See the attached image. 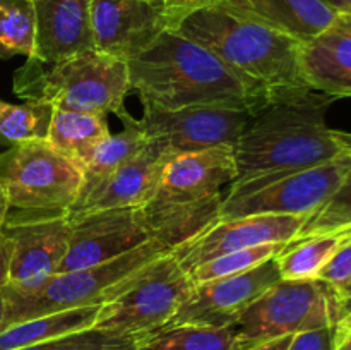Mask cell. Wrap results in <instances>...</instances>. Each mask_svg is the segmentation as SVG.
Here are the masks:
<instances>
[{"instance_id":"603a6c76","label":"cell","mask_w":351,"mask_h":350,"mask_svg":"<svg viewBox=\"0 0 351 350\" xmlns=\"http://www.w3.org/2000/svg\"><path fill=\"white\" fill-rule=\"evenodd\" d=\"M120 120L123 122V129L120 132L103 137L81 165L82 175H84L82 189L101 180L103 177L137 156L147 146V137L139 120L130 117L129 113L120 117Z\"/></svg>"},{"instance_id":"8d00e7d4","label":"cell","mask_w":351,"mask_h":350,"mask_svg":"<svg viewBox=\"0 0 351 350\" xmlns=\"http://www.w3.org/2000/svg\"><path fill=\"white\" fill-rule=\"evenodd\" d=\"M322 2L335 9L336 12L351 16V0H322Z\"/></svg>"},{"instance_id":"6da1fadb","label":"cell","mask_w":351,"mask_h":350,"mask_svg":"<svg viewBox=\"0 0 351 350\" xmlns=\"http://www.w3.org/2000/svg\"><path fill=\"white\" fill-rule=\"evenodd\" d=\"M223 62L250 91L267 102L308 91L300 65L302 43L290 34L233 5H211L173 26Z\"/></svg>"},{"instance_id":"d590c367","label":"cell","mask_w":351,"mask_h":350,"mask_svg":"<svg viewBox=\"0 0 351 350\" xmlns=\"http://www.w3.org/2000/svg\"><path fill=\"white\" fill-rule=\"evenodd\" d=\"M291 336L293 335H287V336H281V338L269 340V342L257 343V345L250 347V349H247V350H287L288 345H290V342H291Z\"/></svg>"},{"instance_id":"cb8c5ba5","label":"cell","mask_w":351,"mask_h":350,"mask_svg":"<svg viewBox=\"0 0 351 350\" xmlns=\"http://www.w3.org/2000/svg\"><path fill=\"white\" fill-rule=\"evenodd\" d=\"M350 235L351 232H329L293 239L276 256L280 277L283 280L317 278L336 249Z\"/></svg>"},{"instance_id":"7c38bea8","label":"cell","mask_w":351,"mask_h":350,"mask_svg":"<svg viewBox=\"0 0 351 350\" xmlns=\"http://www.w3.org/2000/svg\"><path fill=\"white\" fill-rule=\"evenodd\" d=\"M69 247L58 273L106 263L156 240L144 205L69 216Z\"/></svg>"},{"instance_id":"f35d334b","label":"cell","mask_w":351,"mask_h":350,"mask_svg":"<svg viewBox=\"0 0 351 350\" xmlns=\"http://www.w3.org/2000/svg\"><path fill=\"white\" fill-rule=\"evenodd\" d=\"M339 295H341L343 307H345V316H346L348 312H351V283L346 288H343V290L339 292ZM345 316H343V318H345Z\"/></svg>"},{"instance_id":"f546056e","label":"cell","mask_w":351,"mask_h":350,"mask_svg":"<svg viewBox=\"0 0 351 350\" xmlns=\"http://www.w3.org/2000/svg\"><path fill=\"white\" fill-rule=\"evenodd\" d=\"M147 338L149 336H125L105 331V329L88 328L16 350H115L123 349V347L143 345Z\"/></svg>"},{"instance_id":"5bb4252c","label":"cell","mask_w":351,"mask_h":350,"mask_svg":"<svg viewBox=\"0 0 351 350\" xmlns=\"http://www.w3.org/2000/svg\"><path fill=\"white\" fill-rule=\"evenodd\" d=\"M305 216L250 215L218 218L173 249L182 270L189 271L209 259L264 244H288L300 233Z\"/></svg>"},{"instance_id":"52a82bcc","label":"cell","mask_w":351,"mask_h":350,"mask_svg":"<svg viewBox=\"0 0 351 350\" xmlns=\"http://www.w3.org/2000/svg\"><path fill=\"white\" fill-rule=\"evenodd\" d=\"M351 172V154L305 170L235 180L223 198L218 218L250 215L308 216L321 208Z\"/></svg>"},{"instance_id":"8fae6325","label":"cell","mask_w":351,"mask_h":350,"mask_svg":"<svg viewBox=\"0 0 351 350\" xmlns=\"http://www.w3.org/2000/svg\"><path fill=\"white\" fill-rule=\"evenodd\" d=\"M254 110L202 105L178 110L144 106L141 127L147 143H154L170 156L216 146L235 148Z\"/></svg>"},{"instance_id":"e575fe53","label":"cell","mask_w":351,"mask_h":350,"mask_svg":"<svg viewBox=\"0 0 351 350\" xmlns=\"http://www.w3.org/2000/svg\"><path fill=\"white\" fill-rule=\"evenodd\" d=\"M332 350H351V329L341 325H336L335 347Z\"/></svg>"},{"instance_id":"9a60e30c","label":"cell","mask_w":351,"mask_h":350,"mask_svg":"<svg viewBox=\"0 0 351 350\" xmlns=\"http://www.w3.org/2000/svg\"><path fill=\"white\" fill-rule=\"evenodd\" d=\"M91 26L96 50L125 62L171 30L158 0H93Z\"/></svg>"},{"instance_id":"4316f807","label":"cell","mask_w":351,"mask_h":350,"mask_svg":"<svg viewBox=\"0 0 351 350\" xmlns=\"http://www.w3.org/2000/svg\"><path fill=\"white\" fill-rule=\"evenodd\" d=\"M53 110L40 102L14 105L0 100V136L12 144L47 141Z\"/></svg>"},{"instance_id":"60d3db41","label":"cell","mask_w":351,"mask_h":350,"mask_svg":"<svg viewBox=\"0 0 351 350\" xmlns=\"http://www.w3.org/2000/svg\"><path fill=\"white\" fill-rule=\"evenodd\" d=\"M338 325H341V326H345V328H350L351 329V312H348V314H346L345 318H343L341 321L338 323Z\"/></svg>"},{"instance_id":"7a4b0ae2","label":"cell","mask_w":351,"mask_h":350,"mask_svg":"<svg viewBox=\"0 0 351 350\" xmlns=\"http://www.w3.org/2000/svg\"><path fill=\"white\" fill-rule=\"evenodd\" d=\"M332 102L335 96L308 89L254 113L233 148L237 180L305 170L351 154L348 132L326 124Z\"/></svg>"},{"instance_id":"3957f363","label":"cell","mask_w":351,"mask_h":350,"mask_svg":"<svg viewBox=\"0 0 351 350\" xmlns=\"http://www.w3.org/2000/svg\"><path fill=\"white\" fill-rule=\"evenodd\" d=\"M130 89L144 106L178 110L221 105L259 112L267 100L239 81L216 55L175 30H167L127 62Z\"/></svg>"},{"instance_id":"2e32d148","label":"cell","mask_w":351,"mask_h":350,"mask_svg":"<svg viewBox=\"0 0 351 350\" xmlns=\"http://www.w3.org/2000/svg\"><path fill=\"white\" fill-rule=\"evenodd\" d=\"M237 180L232 146H216L175 154L165 165L160 184L149 202L170 206L201 205L221 198V187Z\"/></svg>"},{"instance_id":"f1b7e54d","label":"cell","mask_w":351,"mask_h":350,"mask_svg":"<svg viewBox=\"0 0 351 350\" xmlns=\"http://www.w3.org/2000/svg\"><path fill=\"white\" fill-rule=\"evenodd\" d=\"M329 232H351V172L331 198L308 216L295 239Z\"/></svg>"},{"instance_id":"5b68a950","label":"cell","mask_w":351,"mask_h":350,"mask_svg":"<svg viewBox=\"0 0 351 350\" xmlns=\"http://www.w3.org/2000/svg\"><path fill=\"white\" fill-rule=\"evenodd\" d=\"M173 247L161 240H151L96 266L64 271L48 278L43 285L29 292L2 288L5 301V328L16 323L67 309L105 304L117 292L146 266L171 253Z\"/></svg>"},{"instance_id":"9c48e42d","label":"cell","mask_w":351,"mask_h":350,"mask_svg":"<svg viewBox=\"0 0 351 350\" xmlns=\"http://www.w3.org/2000/svg\"><path fill=\"white\" fill-rule=\"evenodd\" d=\"M0 184L10 209L69 211L81 194L84 175L47 141H29L0 154Z\"/></svg>"},{"instance_id":"7402d4cb","label":"cell","mask_w":351,"mask_h":350,"mask_svg":"<svg viewBox=\"0 0 351 350\" xmlns=\"http://www.w3.org/2000/svg\"><path fill=\"white\" fill-rule=\"evenodd\" d=\"M108 134L106 115L55 108L47 143L81 168L93 148Z\"/></svg>"},{"instance_id":"836d02e7","label":"cell","mask_w":351,"mask_h":350,"mask_svg":"<svg viewBox=\"0 0 351 350\" xmlns=\"http://www.w3.org/2000/svg\"><path fill=\"white\" fill-rule=\"evenodd\" d=\"M14 244L3 230H0V290L9 285L10 263H12Z\"/></svg>"},{"instance_id":"4fadbf2b","label":"cell","mask_w":351,"mask_h":350,"mask_svg":"<svg viewBox=\"0 0 351 350\" xmlns=\"http://www.w3.org/2000/svg\"><path fill=\"white\" fill-rule=\"evenodd\" d=\"M278 280H281L280 270L276 257H273L235 277L194 283L191 294L165 328L182 325L235 326L243 311Z\"/></svg>"},{"instance_id":"4dcf8cb0","label":"cell","mask_w":351,"mask_h":350,"mask_svg":"<svg viewBox=\"0 0 351 350\" xmlns=\"http://www.w3.org/2000/svg\"><path fill=\"white\" fill-rule=\"evenodd\" d=\"M317 278L339 292L351 283V235L336 249Z\"/></svg>"},{"instance_id":"ab89813d","label":"cell","mask_w":351,"mask_h":350,"mask_svg":"<svg viewBox=\"0 0 351 350\" xmlns=\"http://www.w3.org/2000/svg\"><path fill=\"white\" fill-rule=\"evenodd\" d=\"M5 328V301H3V294L0 290V331Z\"/></svg>"},{"instance_id":"b9f144b4","label":"cell","mask_w":351,"mask_h":350,"mask_svg":"<svg viewBox=\"0 0 351 350\" xmlns=\"http://www.w3.org/2000/svg\"><path fill=\"white\" fill-rule=\"evenodd\" d=\"M141 345H132V347H123V349H115V350H137Z\"/></svg>"},{"instance_id":"277c9868","label":"cell","mask_w":351,"mask_h":350,"mask_svg":"<svg viewBox=\"0 0 351 350\" xmlns=\"http://www.w3.org/2000/svg\"><path fill=\"white\" fill-rule=\"evenodd\" d=\"M27 58L14 74V91L26 102H40L57 110L123 117V100L130 91L127 62L89 50L50 64Z\"/></svg>"},{"instance_id":"44dd1931","label":"cell","mask_w":351,"mask_h":350,"mask_svg":"<svg viewBox=\"0 0 351 350\" xmlns=\"http://www.w3.org/2000/svg\"><path fill=\"white\" fill-rule=\"evenodd\" d=\"M99 307L101 305L96 304L67 309V311L53 312V314L40 316L7 326L0 331V350H16L21 347L34 345L69 333L93 328Z\"/></svg>"},{"instance_id":"d4e9b609","label":"cell","mask_w":351,"mask_h":350,"mask_svg":"<svg viewBox=\"0 0 351 350\" xmlns=\"http://www.w3.org/2000/svg\"><path fill=\"white\" fill-rule=\"evenodd\" d=\"M137 350H245L235 326L182 325L160 329Z\"/></svg>"},{"instance_id":"1f68e13d","label":"cell","mask_w":351,"mask_h":350,"mask_svg":"<svg viewBox=\"0 0 351 350\" xmlns=\"http://www.w3.org/2000/svg\"><path fill=\"white\" fill-rule=\"evenodd\" d=\"M335 329L336 326H324L295 333L287 350H332Z\"/></svg>"},{"instance_id":"d6986e66","label":"cell","mask_w":351,"mask_h":350,"mask_svg":"<svg viewBox=\"0 0 351 350\" xmlns=\"http://www.w3.org/2000/svg\"><path fill=\"white\" fill-rule=\"evenodd\" d=\"M302 74L308 88L338 98H351V16L314 40L302 43Z\"/></svg>"},{"instance_id":"83f0119b","label":"cell","mask_w":351,"mask_h":350,"mask_svg":"<svg viewBox=\"0 0 351 350\" xmlns=\"http://www.w3.org/2000/svg\"><path fill=\"white\" fill-rule=\"evenodd\" d=\"M285 247H287V244H264V246L247 247V249L235 250V253L223 254V256H218L215 259H209L206 263L199 264V266L192 268L189 271V277L194 283L235 277V275L245 273V271L254 270L259 264L273 259Z\"/></svg>"},{"instance_id":"484cf974","label":"cell","mask_w":351,"mask_h":350,"mask_svg":"<svg viewBox=\"0 0 351 350\" xmlns=\"http://www.w3.org/2000/svg\"><path fill=\"white\" fill-rule=\"evenodd\" d=\"M33 0H0V58L34 55Z\"/></svg>"},{"instance_id":"ba28073f","label":"cell","mask_w":351,"mask_h":350,"mask_svg":"<svg viewBox=\"0 0 351 350\" xmlns=\"http://www.w3.org/2000/svg\"><path fill=\"white\" fill-rule=\"evenodd\" d=\"M194 281L168 253L134 275L113 299L101 304L93 328L125 336H153L170 323Z\"/></svg>"},{"instance_id":"30bf717a","label":"cell","mask_w":351,"mask_h":350,"mask_svg":"<svg viewBox=\"0 0 351 350\" xmlns=\"http://www.w3.org/2000/svg\"><path fill=\"white\" fill-rule=\"evenodd\" d=\"M2 230L14 244L7 288L34 290L58 273L69 247L67 211L10 209Z\"/></svg>"},{"instance_id":"8992f818","label":"cell","mask_w":351,"mask_h":350,"mask_svg":"<svg viewBox=\"0 0 351 350\" xmlns=\"http://www.w3.org/2000/svg\"><path fill=\"white\" fill-rule=\"evenodd\" d=\"M345 316L338 288L319 278L278 280L243 311L235 328L243 347L307 329L336 326Z\"/></svg>"},{"instance_id":"7bdbcfd3","label":"cell","mask_w":351,"mask_h":350,"mask_svg":"<svg viewBox=\"0 0 351 350\" xmlns=\"http://www.w3.org/2000/svg\"><path fill=\"white\" fill-rule=\"evenodd\" d=\"M348 141H350V151H351V134H348Z\"/></svg>"},{"instance_id":"74e56055","label":"cell","mask_w":351,"mask_h":350,"mask_svg":"<svg viewBox=\"0 0 351 350\" xmlns=\"http://www.w3.org/2000/svg\"><path fill=\"white\" fill-rule=\"evenodd\" d=\"M9 211H10L9 199H7L5 189H3L2 184H0V230H2L3 223H5V218L7 215H9Z\"/></svg>"},{"instance_id":"ac0fdd59","label":"cell","mask_w":351,"mask_h":350,"mask_svg":"<svg viewBox=\"0 0 351 350\" xmlns=\"http://www.w3.org/2000/svg\"><path fill=\"white\" fill-rule=\"evenodd\" d=\"M93 0H33L34 55L31 60L55 64L96 50L91 26Z\"/></svg>"},{"instance_id":"d6a6232c","label":"cell","mask_w":351,"mask_h":350,"mask_svg":"<svg viewBox=\"0 0 351 350\" xmlns=\"http://www.w3.org/2000/svg\"><path fill=\"white\" fill-rule=\"evenodd\" d=\"M160 5L163 7L165 14L170 19L171 30H173L175 24L182 19L187 14L194 12L197 9H204V7H211V5H233V7H240V0H158Z\"/></svg>"},{"instance_id":"ffe728a7","label":"cell","mask_w":351,"mask_h":350,"mask_svg":"<svg viewBox=\"0 0 351 350\" xmlns=\"http://www.w3.org/2000/svg\"><path fill=\"white\" fill-rule=\"evenodd\" d=\"M240 7L300 43L317 38L341 16L322 0H240Z\"/></svg>"},{"instance_id":"e0dca14e","label":"cell","mask_w":351,"mask_h":350,"mask_svg":"<svg viewBox=\"0 0 351 350\" xmlns=\"http://www.w3.org/2000/svg\"><path fill=\"white\" fill-rule=\"evenodd\" d=\"M170 158V154L165 153L158 144L147 143V146L132 160L96 184L82 189L75 205L67 211L69 216L74 218L105 209L146 205L153 199L165 165Z\"/></svg>"}]
</instances>
